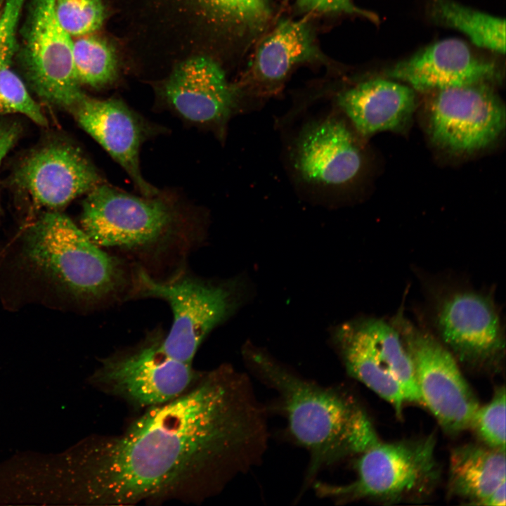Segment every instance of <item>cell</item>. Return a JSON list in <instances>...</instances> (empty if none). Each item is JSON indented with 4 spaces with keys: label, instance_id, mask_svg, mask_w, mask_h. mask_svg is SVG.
Masks as SVG:
<instances>
[{
    "label": "cell",
    "instance_id": "obj_7",
    "mask_svg": "<svg viewBox=\"0 0 506 506\" xmlns=\"http://www.w3.org/2000/svg\"><path fill=\"white\" fill-rule=\"evenodd\" d=\"M332 342L348 374L401 415L403 391L417 388L414 368L401 335L391 321L361 317L336 326Z\"/></svg>",
    "mask_w": 506,
    "mask_h": 506
},
{
    "label": "cell",
    "instance_id": "obj_15",
    "mask_svg": "<svg viewBox=\"0 0 506 506\" xmlns=\"http://www.w3.org/2000/svg\"><path fill=\"white\" fill-rule=\"evenodd\" d=\"M496 74L494 63L475 56L458 39H443L428 46L386 72L387 77L420 92L487 84Z\"/></svg>",
    "mask_w": 506,
    "mask_h": 506
},
{
    "label": "cell",
    "instance_id": "obj_5",
    "mask_svg": "<svg viewBox=\"0 0 506 506\" xmlns=\"http://www.w3.org/2000/svg\"><path fill=\"white\" fill-rule=\"evenodd\" d=\"M358 455L353 481L343 485L316 481L312 486L316 494L337 503L363 499L386 503L415 501L429 495L440 479L434 434L379 441Z\"/></svg>",
    "mask_w": 506,
    "mask_h": 506
},
{
    "label": "cell",
    "instance_id": "obj_9",
    "mask_svg": "<svg viewBox=\"0 0 506 506\" xmlns=\"http://www.w3.org/2000/svg\"><path fill=\"white\" fill-rule=\"evenodd\" d=\"M391 322L410 356L423 406L447 433L469 428L479 404L456 358L432 332L416 326L401 313Z\"/></svg>",
    "mask_w": 506,
    "mask_h": 506
},
{
    "label": "cell",
    "instance_id": "obj_22",
    "mask_svg": "<svg viewBox=\"0 0 506 506\" xmlns=\"http://www.w3.org/2000/svg\"><path fill=\"white\" fill-rule=\"evenodd\" d=\"M74 70L81 85L103 87L117 76V62L113 47L92 34L76 37L72 42Z\"/></svg>",
    "mask_w": 506,
    "mask_h": 506
},
{
    "label": "cell",
    "instance_id": "obj_8",
    "mask_svg": "<svg viewBox=\"0 0 506 506\" xmlns=\"http://www.w3.org/2000/svg\"><path fill=\"white\" fill-rule=\"evenodd\" d=\"M433 333L465 363L494 367L505 348V329L493 297L470 287L428 285Z\"/></svg>",
    "mask_w": 506,
    "mask_h": 506
},
{
    "label": "cell",
    "instance_id": "obj_11",
    "mask_svg": "<svg viewBox=\"0 0 506 506\" xmlns=\"http://www.w3.org/2000/svg\"><path fill=\"white\" fill-rule=\"evenodd\" d=\"M24 31L25 74L44 102L70 111L84 95L72 60L73 38L60 23L55 0H32Z\"/></svg>",
    "mask_w": 506,
    "mask_h": 506
},
{
    "label": "cell",
    "instance_id": "obj_31",
    "mask_svg": "<svg viewBox=\"0 0 506 506\" xmlns=\"http://www.w3.org/2000/svg\"><path fill=\"white\" fill-rule=\"evenodd\" d=\"M5 2H6V0H0V17L2 13V11H3V8H4Z\"/></svg>",
    "mask_w": 506,
    "mask_h": 506
},
{
    "label": "cell",
    "instance_id": "obj_20",
    "mask_svg": "<svg viewBox=\"0 0 506 506\" xmlns=\"http://www.w3.org/2000/svg\"><path fill=\"white\" fill-rule=\"evenodd\" d=\"M449 462V492L470 505H478L505 481V450L465 444L451 451Z\"/></svg>",
    "mask_w": 506,
    "mask_h": 506
},
{
    "label": "cell",
    "instance_id": "obj_19",
    "mask_svg": "<svg viewBox=\"0 0 506 506\" xmlns=\"http://www.w3.org/2000/svg\"><path fill=\"white\" fill-rule=\"evenodd\" d=\"M322 58L308 20L283 19L260 42L253 73L260 82L275 84L297 65Z\"/></svg>",
    "mask_w": 506,
    "mask_h": 506
},
{
    "label": "cell",
    "instance_id": "obj_16",
    "mask_svg": "<svg viewBox=\"0 0 506 506\" xmlns=\"http://www.w3.org/2000/svg\"><path fill=\"white\" fill-rule=\"evenodd\" d=\"M162 96L185 119L210 126L224 123L235 101L222 68L202 56L190 58L174 68L162 86Z\"/></svg>",
    "mask_w": 506,
    "mask_h": 506
},
{
    "label": "cell",
    "instance_id": "obj_1",
    "mask_svg": "<svg viewBox=\"0 0 506 506\" xmlns=\"http://www.w3.org/2000/svg\"><path fill=\"white\" fill-rule=\"evenodd\" d=\"M266 443L265 410L248 377L220 365L123 433L70 450V498L110 506L202 498L259 462Z\"/></svg>",
    "mask_w": 506,
    "mask_h": 506
},
{
    "label": "cell",
    "instance_id": "obj_10",
    "mask_svg": "<svg viewBox=\"0 0 506 506\" xmlns=\"http://www.w3.org/2000/svg\"><path fill=\"white\" fill-rule=\"evenodd\" d=\"M162 337L103 359L91 382L103 391L138 408L165 403L184 392L199 374L192 364L172 358L161 348Z\"/></svg>",
    "mask_w": 506,
    "mask_h": 506
},
{
    "label": "cell",
    "instance_id": "obj_6",
    "mask_svg": "<svg viewBox=\"0 0 506 506\" xmlns=\"http://www.w3.org/2000/svg\"><path fill=\"white\" fill-rule=\"evenodd\" d=\"M131 281V292L137 297L161 299L169 305L173 321L161 348L172 358L190 364L207 335L242 299V280L238 278L214 281L180 273L160 280L138 267Z\"/></svg>",
    "mask_w": 506,
    "mask_h": 506
},
{
    "label": "cell",
    "instance_id": "obj_23",
    "mask_svg": "<svg viewBox=\"0 0 506 506\" xmlns=\"http://www.w3.org/2000/svg\"><path fill=\"white\" fill-rule=\"evenodd\" d=\"M55 11L62 27L72 38L93 34L105 18L100 0H55Z\"/></svg>",
    "mask_w": 506,
    "mask_h": 506
},
{
    "label": "cell",
    "instance_id": "obj_28",
    "mask_svg": "<svg viewBox=\"0 0 506 506\" xmlns=\"http://www.w3.org/2000/svg\"><path fill=\"white\" fill-rule=\"evenodd\" d=\"M297 6L303 12L316 13H353L373 19L368 12L355 6L351 0H297Z\"/></svg>",
    "mask_w": 506,
    "mask_h": 506
},
{
    "label": "cell",
    "instance_id": "obj_29",
    "mask_svg": "<svg viewBox=\"0 0 506 506\" xmlns=\"http://www.w3.org/2000/svg\"><path fill=\"white\" fill-rule=\"evenodd\" d=\"M20 125L14 120L0 119V167L21 134Z\"/></svg>",
    "mask_w": 506,
    "mask_h": 506
},
{
    "label": "cell",
    "instance_id": "obj_27",
    "mask_svg": "<svg viewBox=\"0 0 506 506\" xmlns=\"http://www.w3.org/2000/svg\"><path fill=\"white\" fill-rule=\"evenodd\" d=\"M25 0H6L0 17V71L10 66L15 49L16 31Z\"/></svg>",
    "mask_w": 506,
    "mask_h": 506
},
{
    "label": "cell",
    "instance_id": "obj_32",
    "mask_svg": "<svg viewBox=\"0 0 506 506\" xmlns=\"http://www.w3.org/2000/svg\"><path fill=\"white\" fill-rule=\"evenodd\" d=\"M285 1H288V0H285Z\"/></svg>",
    "mask_w": 506,
    "mask_h": 506
},
{
    "label": "cell",
    "instance_id": "obj_25",
    "mask_svg": "<svg viewBox=\"0 0 506 506\" xmlns=\"http://www.w3.org/2000/svg\"><path fill=\"white\" fill-rule=\"evenodd\" d=\"M506 394L499 387L489 403L478 408L470 423L484 445L505 450Z\"/></svg>",
    "mask_w": 506,
    "mask_h": 506
},
{
    "label": "cell",
    "instance_id": "obj_4",
    "mask_svg": "<svg viewBox=\"0 0 506 506\" xmlns=\"http://www.w3.org/2000/svg\"><path fill=\"white\" fill-rule=\"evenodd\" d=\"M189 219L179 205L159 194L138 197L105 183L86 195L81 228L101 248L151 255L187 238Z\"/></svg>",
    "mask_w": 506,
    "mask_h": 506
},
{
    "label": "cell",
    "instance_id": "obj_12",
    "mask_svg": "<svg viewBox=\"0 0 506 506\" xmlns=\"http://www.w3.org/2000/svg\"><path fill=\"white\" fill-rule=\"evenodd\" d=\"M428 110L433 142L455 154H470L496 141L505 126L503 103L487 84L434 91Z\"/></svg>",
    "mask_w": 506,
    "mask_h": 506
},
{
    "label": "cell",
    "instance_id": "obj_14",
    "mask_svg": "<svg viewBox=\"0 0 506 506\" xmlns=\"http://www.w3.org/2000/svg\"><path fill=\"white\" fill-rule=\"evenodd\" d=\"M79 125L122 167L142 195L160 192L143 176L140 150L148 134L145 122L124 102L84 95L70 111Z\"/></svg>",
    "mask_w": 506,
    "mask_h": 506
},
{
    "label": "cell",
    "instance_id": "obj_3",
    "mask_svg": "<svg viewBox=\"0 0 506 506\" xmlns=\"http://www.w3.org/2000/svg\"><path fill=\"white\" fill-rule=\"evenodd\" d=\"M24 251L36 268L79 299L104 301L127 284L121 261L58 211L44 212L29 227Z\"/></svg>",
    "mask_w": 506,
    "mask_h": 506
},
{
    "label": "cell",
    "instance_id": "obj_30",
    "mask_svg": "<svg viewBox=\"0 0 506 506\" xmlns=\"http://www.w3.org/2000/svg\"><path fill=\"white\" fill-rule=\"evenodd\" d=\"M506 481L502 482L491 494L483 499L478 505L505 506L506 502Z\"/></svg>",
    "mask_w": 506,
    "mask_h": 506
},
{
    "label": "cell",
    "instance_id": "obj_17",
    "mask_svg": "<svg viewBox=\"0 0 506 506\" xmlns=\"http://www.w3.org/2000/svg\"><path fill=\"white\" fill-rule=\"evenodd\" d=\"M294 165L308 183L338 186L358 175L363 155L349 126L330 117L310 124L302 131L294 149Z\"/></svg>",
    "mask_w": 506,
    "mask_h": 506
},
{
    "label": "cell",
    "instance_id": "obj_21",
    "mask_svg": "<svg viewBox=\"0 0 506 506\" xmlns=\"http://www.w3.org/2000/svg\"><path fill=\"white\" fill-rule=\"evenodd\" d=\"M430 15L434 22L466 34L479 47L502 54L505 52V19L453 0H432Z\"/></svg>",
    "mask_w": 506,
    "mask_h": 506
},
{
    "label": "cell",
    "instance_id": "obj_13",
    "mask_svg": "<svg viewBox=\"0 0 506 506\" xmlns=\"http://www.w3.org/2000/svg\"><path fill=\"white\" fill-rule=\"evenodd\" d=\"M13 182L36 208L58 211L105 183L79 148L53 142L28 154L18 165Z\"/></svg>",
    "mask_w": 506,
    "mask_h": 506
},
{
    "label": "cell",
    "instance_id": "obj_24",
    "mask_svg": "<svg viewBox=\"0 0 506 506\" xmlns=\"http://www.w3.org/2000/svg\"><path fill=\"white\" fill-rule=\"evenodd\" d=\"M14 113L24 115L39 126L48 124L40 105L8 66L0 71V116Z\"/></svg>",
    "mask_w": 506,
    "mask_h": 506
},
{
    "label": "cell",
    "instance_id": "obj_18",
    "mask_svg": "<svg viewBox=\"0 0 506 506\" xmlns=\"http://www.w3.org/2000/svg\"><path fill=\"white\" fill-rule=\"evenodd\" d=\"M415 92L394 79H374L342 91L337 102L357 132L368 137L403 129L416 108Z\"/></svg>",
    "mask_w": 506,
    "mask_h": 506
},
{
    "label": "cell",
    "instance_id": "obj_2",
    "mask_svg": "<svg viewBox=\"0 0 506 506\" xmlns=\"http://www.w3.org/2000/svg\"><path fill=\"white\" fill-rule=\"evenodd\" d=\"M242 353L252 374L276 392L291 436L309 453L304 489L326 467L379 441L365 412L342 391L299 375L250 343Z\"/></svg>",
    "mask_w": 506,
    "mask_h": 506
},
{
    "label": "cell",
    "instance_id": "obj_26",
    "mask_svg": "<svg viewBox=\"0 0 506 506\" xmlns=\"http://www.w3.org/2000/svg\"><path fill=\"white\" fill-rule=\"evenodd\" d=\"M220 17L242 28H261L270 17L268 0H202Z\"/></svg>",
    "mask_w": 506,
    "mask_h": 506
}]
</instances>
